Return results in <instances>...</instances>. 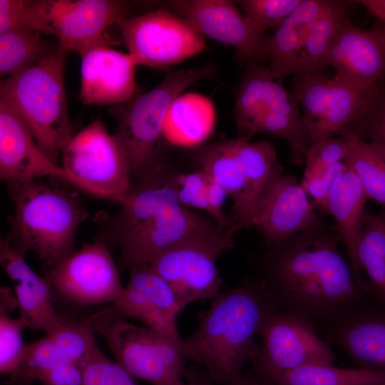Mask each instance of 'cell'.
<instances>
[{"label":"cell","mask_w":385,"mask_h":385,"mask_svg":"<svg viewBox=\"0 0 385 385\" xmlns=\"http://www.w3.org/2000/svg\"><path fill=\"white\" fill-rule=\"evenodd\" d=\"M367 199L360 180L348 161L346 168L334 183L324 207V210L334 217L338 235L345 247L348 260L356 276L365 287L356 251L366 212Z\"/></svg>","instance_id":"7402d4cb"},{"label":"cell","mask_w":385,"mask_h":385,"mask_svg":"<svg viewBox=\"0 0 385 385\" xmlns=\"http://www.w3.org/2000/svg\"><path fill=\"white\" fill-rule=\"evenodd\" d=\"M357 260L364 270L366 289L373 300L385 305V225L366 210L357 246Z\"/></svg>","instance_id":"d4e9b609"},{"label":"cell","mask_w":385,"mask_h":385,"mask_svg":"<svg viewBox=\"0 0 385 385\" xmlns=\"http://www.w3.org/2000/svg\"><path fill=\"white\" fill-rule=\"evenodd\" d=\"M381 222L385 225V212H381L380 215H378Z\"/></svg>","instance_id":"681fc988"},{"label":"cell","mask_w":385,"mask_h":385,"mask_svg":"<svg viewBox=\"0 0 385 385\" xmlns=\"http://www.w3.org/2000/svg\"><path fill=\"white\" fill-rule=\"evenodd\" d=\"M325 65L356 86L376 85L385 76V37L381 29H361L346 19L328 50Z\"/></svg>","instance_id":"ac0fdd59"},{"label":"cell","mask_w":385,"mask_h":385,"mask_svg":"<svg viewBox=\"0 0 385 385\" xmlns=\"http://www.w3.org/2000/svg\"><path fill=\"white\" fill-rule=\"evenodd\" d=\"M360 368L385 369V305L371 302L324 331Z\"/></svg>","instance_id":"44dd1931"},{"label":"cell","mask_w":385,"mask_h":385,"mask_svg":"<svg viewBox=\"0 0 385 385\" xmlns=\"http://www.w3.org/2000/svg\"><path fill=\"white\" fill-rule=\"evenodd\" d=\"M337 1L301 0L282 23L304 32L310 26L329 11Z\"/></svg>","instance_id":"7bdbcfd3"},{"label":"cell","mask_w":385,"mask_h":385,"mask_svg":"<svg viewBox=\"0 0 385 385\" xmlns=\"http://www.w3.org/2000/svg\"><path fill=\"white\" fill-rule=\"evenodd\" d=\"M83 379L81 367L65 362L46 371L38 381L42 385H83Z\"/></svg>","instance_id":"f6af8a7d"},{"label":"cell","mask_w":385,"mask_h":385,"mask_svg":"<svg viewBox=\"0 0 385 385\" xmlns=\"http://www.w3.org/2000/svg\"><path fill=\"white\" fill-rule=\"evenodd\" d=\"M38 32L11 30L0 34V74L12 76L36 64L54 48Z\"/></svg>","instance_id":"f546056e"},{"label":"cell","mask_w":385,"mask_h":385,"mask_svg":"<svg viewBox=\"0 0 385 385\" xmlns=\"http://www.w3.org/2000/svg\"><path fill=\"white\" fill-rule=\"evenodd\" d=\"M164 9L186 19L202 35L229 45L247 63L262 65L269 58V36L256 33L229 0H175Z\"/></svg>","instance_id":"9a60e30c"},{"label":"cell","mask_w":385,"mask_h":385,"mask_svg":"<svg viewBox=\"0 0 385 385\" xmlns=\"http://www.w3.org/2000/svg\"><path fill=\"white\" fill-rule=\"evenodd\" d=\"M356 1L365 6L368 10L380 20L385 21V0H361Z\"/></svg>","instance_id":"7dc6e473"},{"label":"cell","mask_w":385,"mask_h":385,"mask_svg":"<svg viewBox=\"0 0 385 385\" xmlns=\"http://www.w3.org/2000/svg\"><path fill=\"white\" fill-rule=\"evenodd\" d=\"M86 319L94 332L105 339L116 362L133 377L152 385H186L183 338L135 325L111 307Z\"/></svg>","instance_id":"8992f818"},{"label":"cell","mask_w":385,"mask_h":385,"mask_svg":"<svg viewBox=\"0 0 385 385\" xmlns=\"http://www.w3.org/2000/svg\"><path fill=\"white\" fill-rule=\"evenodd\" d=\"M7 188L14 210L6 238L14 247L34 252L45 270L74 252L78 230L88 216L77 192L42 179Z\"/></svg>","instance_id":"277c9868"},{"label":"cell","mask_w":385,"mask_h":385,"mask_svg":"<svg viewBox=\"0 0 385 385\" xmlns=\"http://www.w3.org/2000/svg\"><path fill=\"white\" fill-rule=\"evenodd\" d=\"M66 53L58 44L36 64L0 83V100L21 116L56 164L74 135L64 85Z\"/></svg>","instance_id":"5b68a950"},{"label":"cell","mask_w":385,"mask_h":385,"mask_svg":"<svg viewBox=\"0 0 385 385\" xmlns=\"http://www.w3.org/2000/svg\"><path fill=\"white\" fill-rule=\"evenodd\" d=\"M323 225L302 183L283 172L275 174L267 184L249 219V228L255 227L267 245Z\"/></svg>","instance_id":"5bb4252c"},{"label":"cell","mask_w":385,"mask_h":385,"mask_svg":"<svg viewBox=\"0 0 385 385\" xmlns=\"http://www.w3.org/2000/svg\"><path fill=\"white\" fill-rule=\"evenodd\" d=\"M65 362L51 339L45 334L26 345L19 364L9 375V384L33 385L46 371Z\"/></svg>","instance_id":"8d00e7d4"},{"label":"cell","mask_w":385,"mask_h":385,"mask_svg":"<svg viewBox=\"0 0 385 385\" xmlns=\"http://www.w3.org/2000/svg\"><path fill=\"white\" fill-rule=\"evenodd\" d=\"M232 148L245 179V191L239 210L233 218L240 229L249 228L251 210L271 178L283 172L272 144L266 141L250 142L238 137L232 139Z\"/></svg>","instance_id":"cb8c5ba5"},{"label":"cell","mask_w":385,"mask_h":385,"mask_svg":"<svg viewBox=\"0 0 385 385\" xmlns=\"http://www.w3.org/2000/svg\"><path fill=\"white\" fill-rule=\"evenodd\" d=\"M212 66L169 73L150 91L116 109L114 133L128 155L133 180L163 162V128L175 98L194 83L210 76Z\"/></svg>","instance_id":"52a82bcc"},{"label":"cell","mask_w":385,"mask_h":385,"mask_svg":"<svg viewBox=\"0 0 385 385\" xmlns=\"http://www.w3.org/2000/svg\"><path fill=\"white\" fill-rule=\"evenodd\" d=\"M45 334L51 339L66 362L80 367H83L99 348L94 331L86 318L63 317L57 327Z\"/></svg>","instance_id":"4dcf8cb0"},{"label":"cell","mask_w":385,"mask_h":385,"mask_svg":"<svg viewBox=\"0 0 385 385\" xmlns=\"http://www.w3.org/2000/svg\"><path fill=\"white\" fill-rule=\"evenodd\" d=\"M339 243L337 230L324 225L267 245L257 278L278 312L324 331L374 302Z\"/></svg>","instance_id":"6da1fadb"},{"label":"cell","mask_w":385,"mask_h":385,"mask_svg":"<svg viewBox=\"0 0 385 385\" xmlns=\"http://www.w3.org/2000/svg\"><path fill=\"white\" fill-rule=\"evenodd\" d=\"M241 385H264L250 374H244Z\"/></svg>","instance_id":"c3c4849f"},{"label":"cell","mask_w":385,"mask_h":385,"mask_svg":"<svg viewBox=\"0 0 385 385\" xmlns=\"http://www.w3.org/2000/svg\"><path fill=\"white\" fill-rule=\"evenodd\" d=\"M184 379L186 385H220L202 366L195 363L186 365Z\"/></svg>","instance_id":"bcb514c9"},{"label":"cell","mask_w":385,"mask_h":385,"mask_svg":"<svg viewBox=\"0 0 385 385\" xmlns=\"http://www.w3.org/2000/svg\"><path fill=\"white\" fill-rule=\"evenodd\" d=\"M384 385H385V384H384Z\"/></svg>","instance_id":"816d5d0a"},{"label":"cell","mask_w":385,"mask_h":385,"mask_svg":"<svg viewBox=\"0 0 385 385\" xmlns=\"http://www.w3.org/2000/svg\"><path fill=\"white\" fill-rule=\"evenodd\" d=\"M301 36L297 29L282 24L269 36L268 68L273 78L282 84L289 75L302 73Z\"/></svg>","instance_id":"d6a6232c"},{"label":"cell","mask_w":385,"mask_h":385,"mask_svg":"<svg viewBox=\"0 0 385 385\" xmlns=\"http://www.w3.org/2000/svg\"><path fill=\"white\" fill-rule=\"evenodd\" d=\"M0 177L7 184L46 177L68 183L61 165L41 150L21 116L0 100Z\"/></svg>","instance_id":"e0dca14e"},{"label":"cell","mask_w":385,"mask_h":385,"mask_svg":"<svg viewBox=\"0 0 385 385\" xmlns=\"http://www.w3.org/2000/svg\"><path fill=\"white\" fill-rule=\"evenodd\" d=\"M11 30L53 35L47 0H0V34Z\"/></svg>","instance_id":"836d02e7"},{"label":"cell","mask_w":385,"mask_h":385,"mask_svg":"<svg viewBox=\"0 0 385 385\" xmlns=\"http://www.w3.org/2000/svg\"><path fill=\"white\" fill-rule=\"evenodd\" d=\"M81 368L83 385H139L134 377L106 356L100 348Z\"/></svg>","instance_id":"60d3db41"},{"label":"cell","mask_w":385,"mask_h":385,"mask_svg":"<svg viewBox=\"0 0 385 385\" xmlns=\"http://www.w3.org/2000/svg\"><path fill=\"white\" fill-rule=\"evenodd\" d=\"M338 135L349 147L348 161L360 180L368 199L385 207V160L372 143L354 133L342 130Z\"/></svg>","instance_id":"f1b7e54d"},{"label":"cell","mask_w":385,"mask_h":385,"mask_svg":"<svg viewBox=\"0 0 385 385\" xmlns=\"http://www.w3.org/2000/svg\"><path fill=\"white\" fill-rule=\"evenodd\" d=\"M127 284L134 288L161 310L172 321L185 307L178 295L163 277L148 265H141L129 270Z\"/></svg>","instance_id":"d590c367"},{"label":"cell","mask_w":385,"mask_h":385,"mask_svg":"<svg viewBox=\"0 0 385 385\" xmlns=\"http://www.w3.org/2000/svg\"><path fill=\"white\" fill-rule=\"evenodd\" d=\"M262 339L253 364L256 371L272 381L300 368L332 364L336 355L307 321L283 312L271 314L259 332Z\"/></svg>","instance_id":"7c38bea8"},{"label":"cell","mask_w":385,"mask_h":385,"mask_svg":"<svg viewBox=\"0 0 385 385\" xmlns=\"http://www.w3.org/2000/svg\"><path fill=\"white\" fill-rule=\"evenodd\" d=\"M276 311L274 299L257 277L221 292L199 314L197 328L183 339L185 360L202 366L220 385H241L243 366L259 350L255 339Z\"/></svg>","instance_id":"3957f363"},{"label":"cell","mask_w":385,"mask_h":385,"mask_svg":"<svg viewBox=\"0 0 385 385\" xmlns=\"http://www.w3.org/2000/svg\"><path fill=\"white\" fill-rule=\"evenodd\" d=\"M347 165L348 160L336 163L322 173L309 180L301 182L307 194L314 197L315 205L324 209L329 193L334 183Z\"/></svg>","instance_id":"ee69618b"},{"label":"cell","mask_w":385,"mask_h":385,"mask_svg":"<svg viewBox=\"0 0 385 385\" xmlns=\"http://www.w3.org/2000/svg\"><path fill=\"white\" fill-rule=\"evenodd\" d=\"M81 58L79 98L83 104H123L135 97L138 64L128 53L101 45Z\"/></svg>","instance_id":"d6986e66"},{"label":"cell","mask_w":385,"mask_h":385,"mask_svg":"<svg viewBox=\"0 0 385 385\" xmlns=\"http://www.w3.org/2000/svg\"><path fill=\"white\" fill-rule=\"evenodd\" d=\"M198 169L221 186L233 201L234 214L239 210L245 179L235 155L232 139L215 142L200 148L195 157Z\"/></svg>","instance_id":"484cf974"},{"label":"cell","mask_w":385,"mask_h":385,"mask_svg":"<svg viewBox=\"0 0 385 385\" xmlns=\"http://www.w3.org/2000/svg\"><path fill=\"white\" fill-rule=\"evenodd\" d=\"M53 36L66 51L80 56L106 45L103 34L111 25L129 17L128 2L118 0H47Z\"/></svg>","instance_id":"2e32d148"},{"label":"cell","mask_w":385,"mask_h":385,"mask_svg":"<svg viewBox=\"0 0 385 385\" xmlns=\"http://www.w3.org/2000/svg\"><path fill=\"white\" fill-rule=\"evenodd\" d=\"M18 306L16 297L8 288L1 287L0 302V372L10 375L19 364L26 345L23 330L26 328L23 320L14 318L10 312Z\"/></svg>","instance_id":"1f68e13d"},{"label":"cell","mask_w":385,"mask_h":385,"mask_svg":"<svg viewBox=\"0 0 385 385\" xmlns=\"http://www.w3.org/2000/svg\"><path fill=\"white\" fill-rule=\"evenodd\" d=\"M207 181V175L200 169L187 173L178 172L175 188L180 204L190 209L203 210L208 215Z\"/></svg>","instance_id":"b9f144b4"},{"label":"cell","mask_w":385,"mask_h":385,"mask_svg":"<svg viewBox=\"0 0 385 385\" xmlns=\"http://www.w3.org/2000/svg\"><path fill=\"white\" fill-rule=\"evenodd\" d=\"M274 383V385H384L385 369H350L317 364L282 374Z\"/></svg>","instance_id":"83f0119b"},{"label":"cell","mask_w":385,"mask_h":385,"mask_svg":"<svg viewBox=\"0 0 385 385\" xmlns=\"http://www.w3.org/2000/svg\"><path fill=\"white\" fill-rule=\"evenodd\" d=\"M301 0H242L237 1L243 15L258 34L271 28H277Z\"/></svg>","instance_id":"f35d334b"},{"label":"cell","mask_w":385,"mask_h":385,"mask_svg":"<svg viewBox=\"0 0 385 385\" xmlns=\"http://www.w3.org/2000/svg\"><path fill=\"white\" fill-rule=\"evenodd\" d=\"M0 264L14 284L19 317L26 328L47 334L57 327L63 317L52 304L48 281L33 270L26 260V254L6 237L0 241Z\"/></svg>","instance_id":"ffe728a7"},{"label":"cell","mask_w":385,"mask_h":385,"mask_svg":"<svg viewBox=\"0 0 385 385\" xmlns=\"http://www.w3.org/2000/svg\"><path fill=\"white\" fill-rule=\"evenodd\" d=\"M111 308L123 318L138 319L146 327L161 331L177 339H182L178 333L176 322L168 319L145 296L128 284L125 286L120 295L111 303Z\"/></svg>","instance_id":"e575fe53"},{"label":"cell","mask_w":385,"mask_h":385,"mask_svg":"<svg viewBox=\"0 0 385 385\" xmlns=\"http://www.w3.org/2000/svg\"><path fill=\"white\" fill-rule=\"evenodd\" d=\"M128 53L138 65L166 68L205 48V41L186 19L164 9L118 23Z\"/></svg>","instance_id":"30bf717a"},{"label":"cell","mask_w":385,"mask_h":385,"mask_svg":"<svg viewBox=\"0 0 385 385\" xmlns=\"http://www.w3.org/2000/svg\"><path fill=\"white\" fill-rule=\"evenodd\" d=\"M342 130L369 138L385 160V91L379 88V83L364 111Z\"/></svg>","instance_id":"74e56055"},{"label":"cell","mask_w":385,"mask_h":385,"mask_svg":"<svg viewBox=\"0 0 385 385\" xmlns=\"http://www.w3.org/2000/svg\"><path fill=\"white\" fill-rule=\"evenodd\" d=\"M383 26L380 29L385 37V21H383Z\"/></svg>","instance_id":"f907efd6"},{"label":"cell","mask_w":385,"mask_h":385,"mask_svg":"<svg viewBox=\"0 0 385 385\" xmlns=\"http://www.w3.org/2000/svg\"><path fill=\"white\" fill-rule=\"evenodd\" d=\"M350 150L342 136L327 138L313 143L307 153L302 181L322 173L336 163L347 160Z\"/></svg>","instance_id":"ab89813d"},{"label":"cell","mask_w":385,"mask_h":385,"mask_svg":"<svg viewBox=\"0 0 385 385\" xmlns=\"http://www.w3.org/2000/svg\"><path fill=\"white\" fill-rule=\"evenodd\" d=\"M237 231L220 227L194 235L165 250L149 265L172 287L186 307L222 292L217 262L235 246Z\"/></svg>","instance_id":"9c48e42d"},{"label":"cell","mask_w":385,"mask_h":385,"mask_svg":"<svg viewBox=\"0 0 385 385\" xmlns=\"http://www.w3.org/2000/svg\"><path fill=\"white\" fill-rule=\"evenodd\" d=\"M61 156L68 183L94 197L119 205L132 189L126 152L98 118L73 136Z\"/></svg>","instance_id":"ba28073f"},{"label":"cell","mask_w":385,"mask_h":385,"mask_svg":"<svg viewBox=\"0 0 385 385\" xmlns=\"http://www.w3.org/2000/svg\"><path fill=\"white\" fill-rule=\"evenodd\" d=\"M177 173L163 162L154 166L133 180L117 213L96 215V240L119 250L120 270L149 265L177 243L220 227L210 215L180 204Z\"/></svg>","instance_id":"7a4b0ae2"},{"label":"cell","mask_w":385,"mask_h":385,"mask_svg":"<svg viewBox=\"0 0 385 385\" xmlns=\"http://www.w3.org/2000/svg\"><path fill=\"white\" fill-rule=\"evenodd\" d=\"M350 3L351 1H337L329 11L302 34V73H321L326 68V56L340 26L348 19Z\"/></svg>","instance_id":"4316f807"},{"label":"cell","mask_w":385,"mask_h":385,"mask_svg":"<svg viewBox=\"0 0 385 385\" xmlns=\"http://www.w3.org/2000/svg\"><path fill=\"white\" fill-rule=\"evenodd\" d=\"M215 120V108L208 97L195 92L181 93L168 109L163 138L174 146L197 147L211 135Z\"/></svg>","instance_id":"603a6c76"},{"label":"cell","mask_w":385,"mask_h":385,"mask_svg":"<svg viewBox=\"0 0 385 385\" xmlns=\"http://www.w3.org/2000/svg\"><path fill=\"white\" fill-rule=\"evenodd\" d=\"M45 277L63 298L81 305L113 303L125 287L110 247L98 240L46 270Z\"/></svg>","instance_id":"4fadbf2b"},{"label":"cell","mask_w":385,"mask_h":385,"mask_svg":"<svg viewBox=\"0 0 385 385\" xmlns=\"http://www.w3.org/2000/svg\"><path fill=\"white\" fill-rule=\"evenodd\" d=\"M294 76L292 93L303 111L312 144L338 134L356 119L372 98L378 83L361 87L337 76L303 72Z\"/></svg>","instance_id":"8fae6325"}]
</instances>
